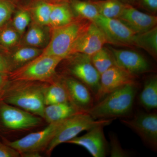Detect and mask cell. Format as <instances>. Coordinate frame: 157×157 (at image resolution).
I'll use <instances>...</instances> for the list:
<instances>
[{
    "label": "cell",
    "mask_w": 157,
    "mask_h": 157,
    "mask_svg": "<svg viewBox=\"0 0 157 157\" xmlns=\"http://www.w3.org/2000/svg\"><path fill=\"white\" fill-rule=\"evenodd\" d=\"M86 1H91V2H94V1H98V0H86Z\"/></svg>",
    "instance_id": "cell-39"
},
{
    "label": "cell",
    "mask_w": 157,
    "mask_h": 157,
    "mask_svg": "<svg viewBox=\"0 0 157 157\" xmlns=\"http://www.w3.org/2000/svg\"><path fill=\"white\" fill-rule=\"evenodd\" d=\"M20 155L18 151L11 147L0 142V157H18Z\"/></svg>",
    "instance_id": "cell-32"
},
{
    "label": "cell",
    "mask_w": 157,
    "mask_h": 157,
    "mask_svg": "<svg viewBox=\"0 0 157 157\" xmlns=\"http://www.w3.org/2000/svg\"><path fill=\"white\" fill-rule=\"evenodd\" d=\"M90 22L76 17L67 25L52 29L49 42L40 56L66 59L71 55L74 44Z\"/></svg>",
    "instance_id": "cell-3"
},
{
    "label": "cell",
    "mask_w": 157,
    "mask_h": 157,
    "mask_svg": "<svg viewBox=\"0 0 157 157\" xmlns=\"http://www.w3.org/2000/svg\"><path fill=\"white\" fill-rule=\"evenodd\" d=\"M90 56L93 64L101 75L116 65L111 52L106 47H103Z\"/></svg>",
    "instance_id": "cell-27"
},
{
    "label": "cell",
    "mask_w": 157,
    "mask_h": 157,
    "mask_svg": "<svg viewBox=\"0 0 157 157\" xmlns=\"http://www.w3.org/2000/svg\"><path fill=\"white\" fill-rule=\"evenodd\" d=\"M93 22L102 29L107 43L118 46H133L135 34L117 18H109L100 15Z\"/></svg>",
    "instance_id": "cell-10"
},
{
    "label": "cell",
    "mask_w": 157,
    "mask_h": 157,
    "mask_svg": "<svg viewBox=\"0 0 157 157\" xmlns=\"http://www.w3.org/2000/svg\"><path fill=\"white\" fill-rule=\"evenodd\" d=\"M124 124L136 132L141 139L152 149L157 148V114L156 113H140L134 117L121 119Z\"/></svg>",
    "instance_id": "cell-9"
},
{
    "label": "cell",
    "mask_w": 157,
    "mask_h": 157,
    "mask_svg": "<svg viewBox=\"0 0 157 157\" xmlns=\"http://www.w3.org/2000/svg\"><path fill=\"white\" fill-rule=\"evenodd\" d=\"M11 81L2 99L7 104L43 118L44 92L47 84L35 81Z\"/></svg>",
    "instance_id": "cell-1"
},
{
    "label": "cell",
    "mask_w": 157,
    "mask_h": 157,
    "mask_svg": "<svg viewBox=\"0 0 157 157\" xmlns=\"http://www.w3.org/2000/svg\"><path fill=\"white\" fill-rule=\"evenodd\" d=\"M133 46L146 51L155 59L157 57V27L142 33L136 34Z\"/></svg>",
    "instance_id": "cell-23"
},
{
    "label": "cell",
    "mask_w": 157,
    "mask_h": 157,
    "mask_svg": "<svg viewBox=\"0 0 157 157\" xmlns=\"http://www.w3.org/2000/svg\"><path fill=\"white\" fill-rule=\"evenodd\" d=\"M50 29L49 26L40 25L35 22L32 23L25 33L23 45L44 49L50 40L52 31Z\"/></svg>",
    "instance_id": "cell-17"
},
{
    "label": "cell",
    "mask_w": 157,
    "mask_h": 157,
    "mask_svg": "<svg viewBox=\"0 0 157 157\" xmlns=\"http://www.w3.org/2000/svg\"><path fill=\"white\" fill-rule=\"evenodd\" d=\"M63 60L61 58L39 56L9 74L11 81L42 82L51 83L56 76V70Z\"/></svg>",
    "instance_id": "cell-5"
},
{
    "label": "cell",
    "mask_w": 157,
    "mask_h": 157,
    "mask_svg": "<svg viewBox=\"0 0 157 157\" xmlns=\"http://www.w3.org/2000/svg\"><path fill=\"white\" fill-rule=\"evenodd\" d=\"M110 139L109 153L113 157H128L130 154L122 147L117 137L113 135H109Z\"/></svg>",
    "instance_id": "cell-31"
},
{
    "label": "cell",
    "mask_w": 157,
    "mask_h": 157,
    "mask_svg": "<svg viewBox=\"0 0 157 157\" xmlns=\"http://www.w3.org/2000/svg\"><path fill=\"white\" fill-rule=\"evenodd\" d=\"M116 65L132 75L147 73L151 70L149 63L137 52L126 49H118L110 47Z\"/></svg>",
    "instance_id": "cell-14"
},
{
    "label": "cell",
    "mask_w": 157,
    "mask_h": 157,
    "mask_svg": "<svg viewBox=\"0 0 157 157\" xmlns=\"http://www.w3.org/2000/svg\"><path fill=\"white\" fill-rule=\"evenodd\" d=\"M75 18L69 3L53 4L49 26L52 29L61 27L69 24Z\"/></svg>",
    "instance_id": "cell-20"
},
{
    "label": "cell",
    "mask_w": 157,
    "mask_h": 157,
    "mask_svg": "<svg viewBox=\"0 0 157 157\" xmlns=\"http://www.w3.org/2000/svg\"><path fill=\"white\" fill-rule=\"evenodd\" d=\"M69 4L76 17L94 21L100 15L95 5L91 1L72 0Z\"/></svg>",
    "instance_id": "cell-24"
},
{
    "label": "cell",
    "mask_w": 157,
    "mask_h": 157,
    "mask_svg": "<svg viewBox=\"0 0 157 157\" xmlns=\"http://www.w3.org/2000/svg\"><path fill=\"white\" fill-rule=\"evenodd\" d=\"M139 7L155 14L157 11V0H139Z\"/></svg>",
    "instance_id": "cell-33"
},
{
    "label": "cell",
    "mask_w": 157,
    "mask_h": 157,
    "mask_svg": "<svg viewBox=\"0 0 157 157\" xmlns=\"http://www.w3.org/2000/svg\"><path fill=\"white\" fill-rule=\"evenodd\" d=\"M20 156L25 157H41L39 152H29L20 154Z\"/></svg>",
    "instance_id": "cell-36"
},
{
    "label": "cell",
    "mask_w": 157,
    "mask_h": 157,
    "mask_svg": "<svg viewBox=\"0 0 157 157\" xmlns=\"http://www.w3.org/2000/svg\"><path fill=\"white\" fill-rule=\"evenodd\" d=\"M136 93V84L127 85L108 94L84 112L96 120L125 116L132 110Z\"/></svg>",
    "instance_id": "cell-2"
},
{
    "label": "cell",
    "mask_w": 157,
    "mask_h": 157,
    "mask_svg": "<svg viewBox=\"0 0 157 157\" xmlns=\"http://www.w3.org/2000/svg\"><path fill=\"white\" fill-rule=\"evenodd\" d=\"M21 36L12 26L6 28L0 32V45L7 48H14L19 43Z\"/></svg>",
    "instance_id": "cell-29"
},
{
    "label": "cell",
    "mask_w": 157,
    "mask_h": 157,
    "mask_svg": "<svg viewBox=\"0 0 157 157\" xmlns=\"http://www.w3.org/2000/svg\"><path fill=\"white\" fill-rule=\"evenodd\" d=\"M65 59L67 61V70L70 76L85 84L94 95L100 85L101 74L93 64L91 56L74 53Z\"/></svg>",
    "instance_id": "cell-6"
},
{
    "label": "cell",
    "mask_w": 157,
    "mask_h": 157,
    "mask_svg": "<svg viewBox=\"0 0 157 157\" xmlns=\"http://www.w3.org/2000/svg\"><path fill=\"white\" fill-rule=\"evenodd\" d=\"M105 127L96 126L88 130L82 136L74 137L67 143L76 144L84 147L94 157L106 156L108 149V143L104 132Z\"/></svg>",
    "instance_id": "cell-13"
},
{
    "label": "cell",
    "mask_w": 157,
    "mask_h": 157,
    "mask_svg": "<svg viewBox=\"0 0 157 157\" xmlns=\"http://www.w3.org/2000/svg\"><path fill=\"white\" fill-rule=\"evenodd\" d=\"M43 49L25 45L14 49L8 57L11 72L36 58L42 54Z\"/></svg>",
    "instance_id": "cell-19"
},
{
    "label": "cell",
    "mask_w": 157,
    "mask_h": 157,
    "mask_svg": "<svg viewBox=\"0 0 157 157\" xmlns=\"http://www.w3.org/2000/svg\"><path fill=\"white\" fill-rule=\"evenodd\" d=\"M12 3L5 0H0V28L11 18L14 11Z\"/></svg>",
    "instance_id": "cell-30"
},
{
    "label": "cell",
    "mask_w": 157,
    "mask_h": 157,
    "mask_svg": "<svg viewBox=\"0 0 157 157\" xmlns=\"http://www.w3.org/2000/svg\"><path fill=\"white\" fill-rule=\"evenodd\" d=\"M70 102L67 90L60 79L54 80L45 88L44 103L45 106L50 104Z\"/></svg>",
    "instance_id": "cell-22"
},
{
    "label": "cell",
    "mask_w": 157,
    "mask_h": 157,
    "mask_svg": "<svg viewBox=\"0 0 157 157\" xmlns=\"http://www.w3.org/2000/svg\"><path fill=\"white\" fill-rule=\"evenodd\" d=\"M64 120L49 124L39 132L30 133L26 136L6 144L19 153L20 155L29 152H39L47 148L61 124Z\"/></svg>",
    "instance_id": "cell-7"
},
{
    "label": "cell",
    "mask_w": 157,
    "mask_h": 157,
    "mask_svg": "<svg viewBox=\"0 0 157 157\" xmlns=\"http://www.w3.org/2000/svg\"><path fill=\"white\" fill-rule=\"evenodd\" d=\"M125 5H128L133 7H139V0H118Z\"/></svg>",
    "instance_id": "cell-35"
},
{
    "label": "cell",
    "mask_w": 157,
    "mask_h": 157,
    "mask_svg": "<svg viewBox=\"0 0 157 157\" xmlns=\"http://www.w3.org/2000/svg\"><path fill=\"white\" fill-rule=\"evenodd\" d=\"M0 65H6V66H9L11 68L8 57L5 56L2 54L1 53H0Z\"/></svg>",
    "instance_id": "cell-37"
},
{
    "label": "cell",
    "mask_w": 157,
    "mask_h": 157,
    "mask_svg": "<svg viewBox=\"0 0 157 157\" xmlns=\"http://www.w3.org/2000/svg\"><path fill=\"white\" fill-rule=\"evenodd\" d=\"M32 19L30 12L25 9L18 10L14 14L12 26L21 36L29 27Z\"/></svg>",
    "instance_id": "cell-28"
},
{
    "label": "cell",
    "mask_w": 157,
    "mask_h": 157,
    "mask_svg": "<svg viewBox=\"0 0 157 157\" xmlns=\"http://www.w3.org/2000/svg\"><path fill=\"white\" fill-rule=\"evenodd\" d=\"M0 118L4 126L13 130L31 128L38 126L42 122L39 117L9 104L0 107Z\"/></svg>",
    "instance_id": "cell-11"
},
{
    "label": "cell",
    "mask_w": 157,
    "mask_h": 157,
    "mask_svg": "<svg viewBox=\"0 0 157 157\" xmlns=\"http://www.w3.org/2000/svg\"><path fill=\"white\" fill-rule=\"evenodd\" d=\"M101 16L109 18H118L126 5L118 0H98L93 2Z\"/></svg>",
    "instance_id": "cell-25"
},
{
    "label": "cell",
    "mask_w": 157,
    "mask_h": 157,
    "mask_svg": "<svg viewBox=\"0 0 157 157\" xmlns=\"http://www.w3.org/2000/svg\"><path fill=\"white\" fill-rule=\"evenodd\" d=\"M53 3L46 0H38L32 7V17L34 22L40 25L49 26L51 12Z\"/></svg>",
    "instance_id": "cell-26"
},
{
    "label": "cell",
    "mask_w": 157,
    "mask_h": 157,
    "mask_svg": "<svg viewBox=\"0 0 157 157\" xmlns=\"http://www.w3.org/2000/svg\"><path fill=\"white\" fill-rule=\"evenodd\" d=\"M9 74L0 73V99L2 98L9 82Z\"/></svg>",
    "instance_id": "cell-34"
},
{
    "label": "cell",
    "mask_w": 157,
    "mask_h": 157,
    "mask_svg": "<svg viewBox=\"0 0 157 157\" xmlns=\"http://www.w3.org/2000/svg\"><path fill=\"white\" fill-rule=\"evenodd\" d=\"M140 104L147 110L157 107V77L150 76L144 82L143 90L139 97Z\"/></svg>",
    "instance_id": "cell-21"
},
{
    "label": "cell",
    "mask_w": 157,
    "mask_h": 157,
    "mask_svg": "<svg viewBox=\"0 0 157 157\" xmlns=\"http://www.w3.org/2000/svg\"><path fill=\"white\" fill-rule=\"evenodd\" d=\"M135 34L142 33L157 26V17L126 5L118 18Z\"/></svg>",
    "instance_id": "cell-16"
},
{
    "label": "cell",
    "mask_w": 157,
    "mask_h": 157,
    "mask_svg": "<svg viewBox=\"0 0 157 157\" xmlns=\"http://www.w3.org/2000/svg\"><path fill=\"white\" fill-rule=\"evenodd\" d=\"M80 111H82L70 102L50 104L45 106L43 118L50 124L63 120Z\"/></svg>",
    "instance_id": "cell-18"
},
{
    "label": "cell",
    "mask_w": 157,
    "mask_h": 157,
    "mask_svg": "<svg viewBox=\"0 0 157 157\" xmlns=\"http://www.w3.org/2000/svg\"><path fill=\"white\" fill-rule=\"evenodd\" d=\"M128 84H136V76L117 65L113 66L101 74L99 88L94 95V101L98 102L108 94Z\"/></svg>",
    "instance_id": "cell-8"
},
{
    "label": "cell",
    "mask_w": 157,
    "mask_h": 157,
    "mask_svg": "<svg viewBox=\"0 0 157 157\" xmlns=\"http://www.w3.org/2000/svg\"><path fill=\"white\" fill-rule=\"evenodd\" d=\"M60 79L67 90L70 103L77 109L84 111L94 105L92 93L85 84L70 76Z\"/></svg>",
    "instance_id": "cell-15"
},
{
    "label": "cell",
    "mask_w": 157,
    "mask_h": 157,
    "mask_svg": "<svg viewBox=\"0 0 157 157\" xmlns=\"http://www.w3.org/2000/svg\"><path fill=\"white\" fill-rule=\"evenodd\" d=\"M51 3L53 4H59V3H70L72 0H46Z\"/></svg>",
    "instance_id": "cell-38"
},
{
    "label": "cell",
    "mask_w": 157,
    "mask_h": 157,
    "mask_svg": "<svg viewBox=\"0 0 157 157\" xmlns=\"http://www.w3.org/2000/svg\"><path fill=\"white\" fill-rule=\"evenodd\" d=\"M107 43L104 32L97 24L91 21L74 44L71 54L80 53L91 56Z\"/></svg>",
    "instance_id": "cell-12"
},
{
    "label": "cell",
    "mask_w": 157,
    "mask_h": 157,
    "mask_svg": "<svg viewBox=\"0 0 157 157\" xmlns=\"http://www.w3.org/2000/svg\"><path fill=\"white\" fill-rule=\"evenodd\" d=\"M116 118L96 120L84 111L76 113L66 119L59 126L50 143L46 148L49 155L56 147L76 137L84 131H87L96 126L110 124Z\"/></svg>",
    "instance_id": "cell-4"
}]
</instances>
